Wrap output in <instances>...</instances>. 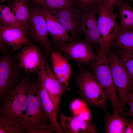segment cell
Segmentation results:
<instances>
[{"instance_id":"6da1fadb","label":"cell","mask_w":133,"mask_h":133,"mask_svg":"<svg viewBox=\"0 0 133 133\" xmlns=\"http://www.w3.org/2000/svg\"><path fill=\"white\" fill-rule=\"evenodd\" d=\"M27 105L21 124L27 133H51L55 132L50 124L40 97L37 78L32 79L27 98Z\"/></svg>"},{"instance_id":"7a4b0ae2","label":"cell","mask_w":133,"mask_h":133,"mask_svg":"<svg viewBox=\"0 0 133 133\" xmlns=\"http://www.w3.org/2000/svg\"><path fill=\"white\" fill-rule=\"evenodd\" d=\"M29 74L26 73L12 92L0 99V116L21 124L26 111L28 93L32 82Z\"/></svg>"},{"instance_id":"3957f363","label":"cell","mask_w":133,"mask_h":133,"mask_svg":"<svg viewBox=\"0 0 133 133\" xmlns=\"http://www.w3.org/2000/svg\"><path fill=\"white\" fill-rule=\"evenodd\" d=\"M98 56L97 60L89 64L92 73L110 100L114 113L124 115L114 83L107 54Z\"/></svg>"},{"instance_id":"277c9868","label":"cell","mask_w":133,"mask_h":133,"mask_svg":"<svg viewBox=\"0 0 133 133\" xmlns=\"http://www.w3.org/2000/svg\"><path fill=\"white\" fill-rule=\"evenodd\" d=\"M97 14L100 37L98 55L100 56L110 53L112 41L119 32V26L117 15L107 8L101 2L99 4Z\"/></svg>"},{"instance_id":"5b68a950","label":"cell","mask_w":133,"mask_h":133,"mask_svg":"<svg viewBox=\"0 0 133 133\" xmlns=\"http://www.w3.org/2000/svg\"><path fill=\"white\" fill-rule=\"evenodd\" d=\"M17 56L7 50L0 60V99L10 93L21 80Z\"/></svg>"},{"instance_id":"8992f818","label":"cell","mask_w":133,"mask_h":133,"mask_svg":"<svg viewBox=\"0 0 133 133\" xmlns=\"http://www.w3.org/2000/svg\"><path fill=\"white\" fill-rule=\"evenodd\" d=\"M79 92L82 97L91 104L106 109L107 97L92 73L83 69L76 78Z\"/></svg>"},{"instance_id":"52a82bcc","label":"cell","mask_w":133,"mask_h":133,"mask_svg":"<svg viewBox=\"0 0 133 133\" xmlns=\"http://www.w3.org/2000/svg\"><path fill=\"white\" fill-rule=\"evenodd\" d=\"M107 57L114 83L118 93L121 106L124 111L126 100L130 93L133 91L131 79L118 55L112 53Z\"/></svg>"},{"instance_id":"ba28073f","label":"cell","mask_w":133,"mask_h":133,"mask_svg":"<svg viewBox=\"0 0 133 133\" xmlns=\"http://www.w3.org/2000/svg\"><path fill=\"white\" fill-rule=\"evenodd\" d=\"M28 34L47 53L53 50L48 38L46 21L41 8L35 5L29 9Z\"/></svg>"},{"instance_id":"9c48e42d","label":"cell","mask_w":133,"mask_h":133,"mask_svg":"<svg viewBox=\"0 0 133 133\" xmlns=\"http://www.w3.org/2000/svg\"><path fill=\"white\" fill-rule=\"evenodd\" d=\"M57 51L64 53L70 59L82 65H87L98 59L93 47L85 40H76L54 46Z\"/></svg>"},{"instance_id":"30bf717a","label":"cell","mask_w":133,"mask_h":133,"mask_svg":"<svg viewBox=\"0 0 133 133\" xmlns=\"http://www.w3.org/2000/svg\"><path fill=\"white\" fill-rule=\"evenodd\" d=\"M17 56L19 67L29 74L39 71L44 62V57L40 48L32 43L21 48Z\"/></svg>"},{"instance_id":"8fae6325","label":"cell","mask_w":133,"mask_h":133,"mask_svg":"<svg viewBox=\"0 0 133 133\" xmlns=\"http://www.w3.org/2000/svg\"><path fill=\"white\" fill-rule=\"evenodd\" d=\"M27 34L18 27L0 25V50L3 52L7 51V47L10 46L13 52L20 50L31 43Z\"/></svg>"},{"instance_id":"7c38bea8","label":"cell","mask_w":133,"mask_h":133,"mask_svg":"<svg viewBox=\"0 0 133 133\" xmlns=\"http://www.w3.org/2000/svg\"><path fill=\"white\" fill-rule=\"evenodd\" d=\"M48 11L71 33L72 37L83 33L81 26L82 11L75 6Z\"/></svg>"},{"instance_id":"4fadbf2b","label":"cell","mask_w":133,"mask_h":133,"mask_svg":"<svg viewBox=\"0 0 133 133\" xmlns=\"http://www.w3.org/2000/svg\"><path fill=\"white\" fill-rule=\"evenodd\" d=\"M98 8L86 9L82 11L81 26L85 39L93 47L99 46L100 37L96 15Z\"/></svg>"},{"instance_id":"5bb4252c","label":"cell","mask_w":133,"mask_h":133,"mask_svg":"<svg viewBox=\"0 0 133 133\" xmlns=\"http://www.w3.org/2000/svg\"><path fill=\"white\" fill-rule=\"evenodd\" d=\"M44 72L45 68L43 66L36 73L41 102L44 110L48 115L50 123L55 132L58 133H63L64 132L58 121L57 113L56 112L54 104L44 85Z\"/></svg>"},{"instance_id":"9a60e30c","label":"cell","mask_w":133,"mask_h":133,"mask_svg":"<svg viewBox=\"0 0 133 133\" xmlns=\"http://www.w3.org/2000/svg\"><path fill=\"white\" fill-rule=\"evenodd\" d=\"M44 84L54 104L56 112L60 109L61 96L65 89L53 72L46 58L44 57Z\"/></svg>"},{"instance_id":"2e32d148","label":"cell","mask_w":133,"mask_h":133,"mask_svg":"<svg viewBox=\"0 0 133 133\" xmlns=\"http://www.w3.org/2000/svg\"><path fill=\"white\" fill-rule=\"evenodd\" d=\"M60 124L66 133H97L94 124L79 116L73 114L71 116L61 113Z\"/></svg>"},{"instance_id":"e0dca14e","label":"cell","mask_w":133,"mask_h":133,"mask_svg":"<svg viewBox=\"0 0 133 133\" xmlns=\"http://www.w3.org/2000/svg\"><path fill=\"white\" fill-rule=\"evenodd\" d=\"M40 8L45 18L48 31L51 37L53 45L72 42V37L56 18L47 10Z\"/></svg>"},{"instance_id":"ac0fdd59","label":"cell","mask_w":133,"mask_h":133,"mask_svg":"<svg viewBox=\"0 0 133 133\" xmlns=\"http://www.w3.org/2000/svg\"><path fill=\"white\" fill-rule=\"evenodd\" d=\"M50 53L53 71L66 89L71 73L70 64L66 58L59 51L53 50Z\"/></svg>"},{"instance_id":"d6986e66","label":"cell","mask_w":133,"mask_h":133,"mask_svg":"<svg viewBox=\"0 0 133 133\" xmlns=\"http://www.w3.org/2000/svg\"><path fill=\"white\" fill-rule=\"evenodd\" d=\"M119 113L108 114L105 124V132L107 133H125L127 124L130 121L120 116Z\"/></svg>"},{"instance_id":"ffe728a7","label":"cell","mask_w":133,"mask_h":133,"mask_svg":"<svg viewBox=\"0 0 133 133\" xmlns=\"http://www.w3.org/2000/svg\"><path fill=\"white\" fill-rule=\"evenodd\" d=\"M120 19L119 32H124L133 29V8L129 1H123L118 6Z\"/></svg>"},{"instance_id":"44dd1931","label":"cell","mask_w":133,"mask_h":133,"mask_svg":"<svg viewBox=\"0 0 133 133\" xmlns=\"http://www.w3.org/2000/svg\"><path fill=\"white\" fill-rule=\"evenodd\" d=\"M111 47L133 54V29L119 32L112 40Z\"/></svg>"},{"instance_id":"7402d4cb","label":"cell","mask_w":133,"mask_h":133,"mask_svg":"<svg viewBox=\"0 0 133 133\" xmlns=\"http://www.w3.org/2000/svg\"><path fill=\"white\" fill-rule=\"evenodd\" d=\"M9 6L18 21L28 28L30 15L28 0H12Z\"/></svg>"},{"instance_id":"603a6c76","label":"cell","mask_w":133,"mask_h":133,"mask_svg":"<svg viewBox=\"0 0 133 133\" xmlns=\"http://www.w3.org/2000/svg\"><path fill=\"white\" fill-rule=\"evenodd\" d=\"M0 24L4 26L20 28L28 34V28L18 21L9 6L3 4H0Z\"/></svg>"},{"instance_id":"cb8c5ba5","label":"cell","mask_w":133,"mask_h":133,"mask_svg":"<svg viewBox=\"0 0 133 133\" xmlns=\"http://www.w3.org/2000/svg\"><path fill=\"white\" fill-rule=\"evenodd\" d=\"M34 5L48 11L55 10L74 6L73 0H28Z\"/></svg>"},{"instance_id":"d4e9b609","label":"cell","mask_w":133,"mask_h":133,"mask_svg":"<svg viewBox=\"0 0 133 133\" xmlns=\"http://www.w3.org/2000/svg\"><path fill=\"white\" fill-rule=\"evenodd\" d=\"M19 123L0 116V133H25Z\"/></svg>"},{"instance_id":"484cf974","label":"cell","mask_w":133,"mask_h":133,"mask_svg":"<svg viewBox=\"0 0 133 133\" xmlns=\"http://www.w3.org/2000/svg\"><path fill=\"white\" fill-rule=\"evenodd\" d=\"M71 104L73 114L78 115L85 120L90 121L91 116L90 112L83 102L80 100H76Z\"/></svg>"},{"instance_id":"4316f807","label":"cell","mask_w":133,"mask_h":133,"mask_svg":"<svg viewBox=\"0 0 133 133\" xmlns=\"http://www.w3.org/2000/svg\"><path fill=\"white\" fill-rule=\"evenodd\" d=\"M117 52L130 76L133 87V54L119 49H118Z\"/></svg>"},{"instance_id":"83f0119b","label":"cell","mask_w":133,"mask_h":133,"mask_svg":"<svg viewBox=\"0 0 133 133\" xmlns=\"http://www.w3.org/2000/svg\"><path fill=\"white\" fill-rule=\"evenodd\" d=\"M74 6L82 11L86 9L97 8L101 0H73Z\"/></svg>"},{"instance_id":"f1b7e54d","label":"cell","mask_w":133,"mask_h":133,"mask_svg":"<svg viewBox=\"0 0 133 133\" xmlns=\"http://www.w3.org/2000/svg\"><path fill=\"white\" fill-rule=\"evenodd\" d=\"M104 5L108 9L114 11L115 6H118L123 1V0H101Z\"/></svg>"},{"instance_id":"f546056e","label":"cell","mask_w":133,"mask_h":133,"mask_svg":"<svg viewBox=\"0 0 133 133\" xmlns=\"http://www.w3.org/2000/svg\"><path fill=\"white\" fill-rule=\"evenodd\" d=\"M126 103L130 107L129 113L132 116L133 120V91L130 93L126 100Z\"/></svg>"},{"instance_id":"4dcf8cb0","label":"cell","mask_w":133,"mask_h":133,"mask_svg":"<svg viewBox=\"0 0 133 133\" xmlns=\"http://www.w3.org/2000/svg\"><path fill=\"white\" fill-rule=\"evenodd\" d=\"M125 133H133V120L128 123Z\"/></svg>"},{"instance_id":"1f68e13d","label":"cell","mask_w":133,"mask_h":133,"mask_svg":"<svg viewBox=\"0 0 133 133\" xmlns=\"http://www.w3.org/2000/svg\"><path fill=\"white\" fill-rule=\"evenodd\" d=\"M11 0H0V2L3 3L5 2H8L10 1Z\"/></svg>"},{"instance_id":"d6a6232c","label":"cell","mask_w":133,"mask_h":133,"mask_svg":"<svg viewBox=\"0 0 133 133\" xmlns=\"http://www.w3.org/2000/svg\"><path fill=\"white\" fill-rule=\"evenodd\" d=\"M127 1L129 2V1H133V0H126Z\"/></svg>"}]
</instances>
